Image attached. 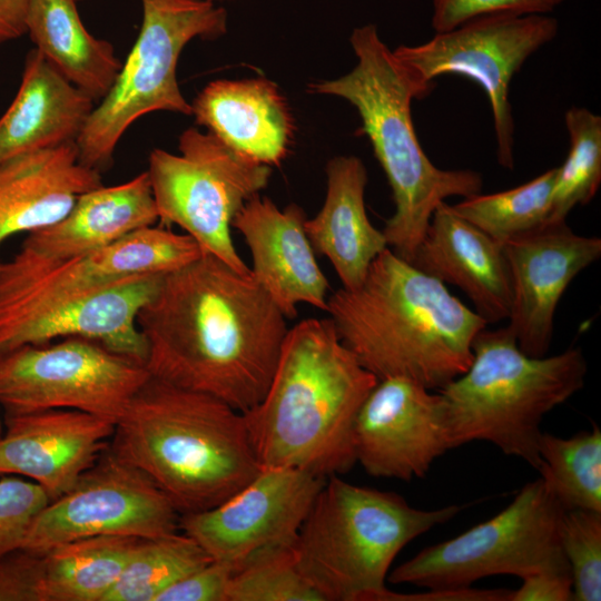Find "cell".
Segmentation results:
<instances>
[{"mask_svg": "<svg viewBox=\"0 0 601 601\" xmlns=\"http://www.w3.org/2000/svg\"><path fill=\"white\" fill-rule=\"evenodd\" d=\"M286 319L252 274L203 254L162 276L137 325L150 376L244 413L270 384Z\"/></svg>", "mask_w": 601, "mask_h": 601, "instance_id": "obj_1", "label": "cell"}, {"mask_svg": "<svg viewBox=\"0 0 601 601\" xmlns=\"http://www.w3.org/2000/svg\"><path fill=\"white\" fill-rule=\"evenodd\" d=\"M326 312L342 343L378 380L404 376L432 391L467 370L473 341L487 325L391 248L358 286L333 292Z\"/></svg>", "mask_w": 601, "mask_h": 601, "instance_id": "obj_2", "label": "cell"}, {"mask_svg": "<svg viewBox=\"0 0 601 601\" xmlns=\"http://www.w3.org/2000/svg\"><path fill=\"white\" fill-rule=\"evenodd\" d=\"M377 382L329 317L298 322L287 332L264 397L243 413L260 467L325 479L351 471L355 418Z\"/></svg>", "mask_w": 601, "mask_h": 601, "instance_id": "obj_3", "label": "cell"}, {"mask_svg": "<svg viewBox=\"0 0 601 601\" xmlns=\"http://www.w3.org/2000/svg\"><path fill=\"white\" fill-rule=\"evenodd\" d=\"M109 449L148 475L180 515L218 505L262 469L243 413L152 376L116 421Z\"/></svg>", "mask_w": 601, "mask_h": 601, "instance_id": "obj_4", "label": "cell"}, {"mask_svg": "<svg viewBox=\"0 0 601 601\" xmlns=\"http://www.w3.org/2000/svg\"><path fill=\"white\" fill-rule=\"evenodd\" d=\"M357 58L346 75L311 85L314 93L347 100L392 190L394 214L382 229L388 248L410 262L433 213L450 197L481 193L482 175L471 169H442L424 152L412 119V101L434 87L421 83L381 40L373 23L353 30L349 38Z\"/></svg>", "mask_w": 601, "mask_h": 601, "instance_id": "obj_5", "label": "cell"}, {"mask_svg": "<svg viewBox=\"0 0 601 601\" xmlns=\"http://www.w3.org/2000/svg\"><path fill=\"white\" fill-rule=\"evenodd\" d=\"M472 352L467 370L437 390L451 449L489 442L538 471L543 417L584 385L588 363L582 349L531 356L505 326L481 329Z\"/></svg>", "mask_w": 601, "mask_h": 601, "instance_id": "obj_6", "label": "cell"}, {"mask_svg": "<svg viewBox=\"0 0 601 601\" xmlns=\"http://www.w3.org/2000/svg\"><path fill=\"white\" fill-rule=\"evenodd\" d=\"M462 508L417 509L395 492L329 476L293 544L297 564L325 601H385L398 553Z\"/></svg>", "mask_w": 601, "mask_h": 601, "instance_id": "obj_7", "label": "cell"}, {"mask_svg": "<svg viewBox=\"0 0 601 601\" xmlns=\"http://www.w3.org/2000/svg\"><path fill=\"white\" fill-rule=\"evenodd\" d=\"M142 21L109 92L96 104L76 145L81 164L98 170L112 165L127 129L155 111L191 115L177 81V63L195 38L227 31V12L209 0H140Z\"/></svg>", "mask_w": 601, "mask_h": 601, "instance_id": "obj_8", "label": "cell"}, {"mask_svg": "<svg viewBox=\"0 0 601 601\" xmlns=\"http://www.w3.org/2000/svg\"><path fill=\"white\" fill-rule=\"evenodd\" d=\"M563 512L539 477L496 515L423 549L390 571L387 580L427 590H459L497 574L523 579L540 571H570L560 540Z\"/></svg>", "mask_w": 601, "mask_h": 601, "instance_id": "obj_9", "label": "cell"}, {"mask_svg": "<svg viewBox=\"0 0 601 601\" xmlns=\"http://www.w3.org/2000/svg\"><path fill=\"white\" fill-rule=\"evenodd\" d=\"M178 149L175 155L155 148L148 159L160 225L180 227L204 254L250 274L235 248L231 223L245 203L267 186L272 168L195 128L180 135Z\"/></svg>", "mask_w": 601, "mask_h": 601, "instance_id": "obj_10", "label": "cell"}, {"mask_svg": "<svg viewBox=\"0 0 601 601\" xmlns=\"http://www.w3.org/2000/svg\"><path fill=\"white\" fill-rule=\"evenodd\" d=\"M558 20L548 14H491L472 19L417 46H400L393 53L421 83L456 75L479 85L492 111L496 159L514 167V121L510 85L528 58L554 39Z\"/></svg>", "mask_w": 601, "mask_h": 601, "instance_id": "obj_11", "label": "cell"}, {"mask_svg": "<svg viewBox=\"0 0 601 601\" xmlns=\"http://www.w3.org/2000/svg\"><path fill=\"white\" fill-rule=\"evenodd\" d=\"M149 376L142 362L82 337L23 345L0 354V406L79 410L116 423Z\"/></svg>", "mask_w": 601, "mask_h": 601, "instance_id": "obj_12", "label": "cell"}, {"mask_svg": "<svg viewBox=\"0 0 601 601\" xmlns=\"http://www.w3.org/2000/svg\"><path fill=\"white\" fill-rule=\"evenodd\" d=\"M179 519L166 493L108 446L68 492L40 511L21 549L43 555L95 535L157 538L179 531Z\"/></svg>", "mask_w": 601, "mask_h": 601, "instance_id": "obj_13", "label": "cell"}, {"mask_svg": "<svg viewBox=\"0 0 601 601\" xmlns=\"http://www.w3.org/2000/svg\"><path fill=\"white\" fill-rule=\"evenodd\" d=\"M203 254L190 236L164 226L141 228L101 249L60 262L36 260L17 252L0 263V317L131 276L166 274Z\"/></svg>", "mask_w": 601, "mask_h": 601, "instance_id": "obj_14", "label": "cell"}, {"mask_svg": "<svg viewBox=\"0 0 601 601\" xmlns=\"http://www.w3.org/2000/svg\"><path fill=\"white\" fill-rule=\"evenodd\" d=\"M326 479L292 467H262L218 505L181 514L179 530L234 570L252 553L295 542Z\"/></svg>", "mask_w": 601, "mask_h": 601, "instance_id": "obj_15", "label": "cell"}, {"mask_svg": "<svg viewBox=\"0 0 601 601\" xmlns=\"http://www.w3.org/2000/svg\"><path fill=\"white\" fill-rule=\"evenodd\" d=\"M355 461L375 477H424L451 449L440 393L404 376L378 380L354 423Z\"/></svg>", "mask_w": 601, "mask_h": 601, "instance_id": "obj_16", "label": "cell"}, {"mask_svg": "<svg viewBox=\"0 0 601 601\" xmlns=\"http://www.w3.org/2000/svg\"><path fill=\"white\" fill-rule=\"evenodd\" d=\"M511 283L508 327L522 352L548 354L559 302L572 280L601 256V239L546 223L502 244Z\"/></svg>", "mask_w": 601, "mask_h": 601, "instance_id": "obj_17", "label": "cell"}, {"mask_svg": "<svg viewBox=\"0 0 601 601\" xmlns=\"http://www.w3.org/2000/svg\"><path fill=\"white\" fill-rule=\"evenodd\" d=\"M164 275L131 276L91 293L1 316L0 354L23 345L82 337L145 364L147 346L137 316Z\"/></svg>", "mask_w": 601, "mask_h": 601, "instance_id": "obj_18", "label": "cell"}, {"mask_svg": "<svg viewBox=\"0 0 601 601\" xmlns=\"http://www.w3.org/2000/svg\"><path fill=\"white\" fill-rule=\"evenodd\" d=\"M0 474L39 484L50 501L68 492L108 449L115 422L70 408L4 416Z\"/></svg>", "mask_w": 601, "mask_h": 601, "instance_id": "obj_19", "label": "cell"}, {"mask_svg": "<svg viewBox=\"0 0 601 601\" xmlns=\"http://www.w3.org/2000/svg\"><path fill=\"white\" fill-rule=\"evenodd\" d=\"M306 215L296 204L279 209L258 194L233 219L252 255L250 274L287 319L297 305L327 308L328 280L306 235Z\"/></svg>", "mask_w": 601, "mask_h": 601, "instance_id": "obj_20", "label": "cell"}, {"mask_svg": "<svg viewBox=\"0 0 601 601\" xmlns=\"http://www.w3.org/2000/svg\"><path fill=\"white\" fill-rule=\"evenodd\" d=\"M411 264L459 287L486 324L508 319L512 295L503 246L452 205L437 206Z\"/></svg>", "mask_w": 601, "mask_h": 601, "instance_id": "obj_21", "label": "cell"}, {"mask_svg": "<svg viewBox=\"0 0 601 601\" xmlns=\"http://www.w3.org/2000/svg\"><path fill=\"white\" fill-rule=\"evenodd\" d=\"M102 185L101 173L79 160L75 141L0 164V245L62 219L79 196Z\"/></svg>", "mask_w": 601, "mask_h": 601, "instance_id": "obj_22", "label": "cell"}, {"mask_svg": "<svg viewBox=\"0 0 601 601\" xmlns=\"http://www.w3.org/2000/svg\"><path fill=\"white\" fill-rule=\"evenodd\" d=\"M191 115L225 146L257 162L278 166L289 150L290 110L265 78L211 81L195 98Z\"/></svg>", "mask_w": 601, "mask_h": 601, "instance_id": "obj_23", "label": "cell"}, {"mask_svg": "<svg viewBox=\"0 0 601 601\" xmlns=\"http://www.w3.org/2000/svg\"><path fill=\"white\" fill-rule=\"evenodd\" d=\"M158 220L147 171L115 186H99L77 199L56 224L29 233L19 254L41 262L86 255Z\"/></svg>", "mask_w": 601, "mask_h": 601, "instance_id": "obj_24", "label": "cell"}, {"mask_svg": "<svg viewBox=\"0 0 601 601\" xmlns=\"http://www.w3.org/2000/svg\"><path fill=\"white\" fill-rule=\"evenodd\" d=\"M96 104L37 49L29 51L17 95L0 117V164L76 142Z\"/></svg>", "mask_w": 601, "mask_h": 601, "instance_id": "obj_25", "label": "cell"}, {"mask_svg": "<svg viewBox=\"0 0 601 601\" xmlns=\"http://www.w3.org/2000/svg\"><path fill=\"white\" fill-rule=\"evenodd\" d=\"M327 188L319 211L304 228L315 253L326 257L342 287L355 288L373 260L386 248V238L365 208L367 171L356 156H337L326 165Z\"/></svg>", "mask_w": 601, "mask_h": 601, "instance_id": "obj_26", "label": "cell"}, {"mask_svg": "<svg viewBox=\"0 0 601 601\" xmlns=\"http://www.w3.org/2000/svg\"><path fill=\"white\" fill-rule=\"evenodd\" d=\"M77 0H31L26 30L36 49L96 102L114 86L122 61L114 46L86 29Z\"/></svg>", "mask_w": 601, "mask_h": 601, "instance_id": "obj_27", "label": "cell"}, {"mask_svg": "<svg viewBox=\"0 0 601 601\" xmlns=\"http://www.w3.org/2000/svg\"><path fill=\"white\" fill-rule=\"evenodd\" d=\"M139 540L95 535L51 549L42 555L41 601H105Z\"/></svg>", "mask_w": 601, "mask_h": 601, "instance_id": "obj_28", "label": "cell"}, {"mask_svg": "<svg viewBox=\"0 0 601 601\" xmlns=\"http://www.w3.org/2000/svg\"><path fill=\"white\" fill-rule=\"evenodd\" d=\"M540 477L564 511L601 512V430L561 437L542 432Z\"/></svg>", "mask_w": 601, "mask_h": 601, "instance_id": "obj_29", "label": "cell"}, {"mask_svg": "<svg viewBox=\"0 0 601 601\" xmlns=\"http://www.w3.org/2000/svg\"><path fill=\"white\" fill-rule=\"evenodd\" d=\"M211 560L184 532L140 539L105 601H156L169 585Z\"/></svg>", "mask_w": 601, "mask_h": 601, "instance_id": "obj_30", "label": "cell"}, {"mask_svg": "<svg viewBox=\"0 0 601 601\" xmlns=\"http://www.w3.org/2000/svg\"><path fill=\"white\" fill-rule=\"evenodd\" d=\"M556 167L518 187L481 193L452 205L453 210L496 242H504L546 224Z\"/></svg>", "mask_w": 601, "mask_h": 601, "instance_id": "obj_31", "label": "cell"}, {"mask_svg": "<svg viewBox=\"0 0 601 601\" xmlns=\"http://www.w3.org/2000/svg\"><path fill=\"white\" fill-rule=\"evenodd\" d=\"M569 151L556 167L546 223L565 221L578 205L589 204L601 184V117L587 108L572 107L564 116Z\"/></svg>", "mask_w": 601, "mask_h": 601, "instance_id": "obj_32", "label": "cell"}, {"mask_svg": "<svg viewBox=\"0 0 601 601\" xmlns=\"http://www.w3.org/2000/svg\"><path fill=\"white\" fill-rule=\"evenodd\" d=\"M293 544L248 555L230 577L228 601H325L299 570Z\"/></svg>", "mask_w": 601, "mask_h": 601, "instance_id": "obj_33", "label": "cell"}, {"mask_svg": "<svg viewBox=\"0 0 601 601\" xmlns=\"http://www.w3.org/2000/svg\"><path fill=\"white\" fill-rule=\"evenodd\" d=\"M574 601L601 600V512L564 511L560 524Z\"/></svg>", "mask_w": 601, "mask_h": 601, "instance_id": "obj_34", "label": "cell"}, {"mask_svg": "<svg viewBox=\"0 0 601 601\" xmlns=\"http://www.w3.org/2000/svg\"><path fill=\"white\" fill-rule=\"evenodd\" d=\"M50 502L37 483L0 479V555L19 550L36 516Z\"/></svg>", "mask_w": 601, "mask_h": 601, "instance_id": "obj_35", "label": "cell"}, {"mask_svg": "<svg viewBox=\"0 0 601 601\" xmlns=\"http://www.w3.org/2000/svg\"><path fill=\"white\" fill-rule=\"evenodd\" d=\"M565 0H432L435 32L452 30L472 19L491 14H548Z\"/></svg>", "mask_w": 601, "mask_h": 601, "instance_id": "obj_36", "label": "cell"}, {"mask_svg": "<svg viewBox=\"0 0 601 601\" xmlns=\"http://www.w3.org/2000/svg\"><path fill=\"white\" fill-rule=\"evenodd\" d=\"M43 556L22 549L0 555V601H41Z\"/></svg>", "mask_w": 601, "mask_h": 601, "instance_id": "obj_37", "label": "cell"}, {"mask_svg": "<svg viewBox=\"0 0 601 601\" xmlns=\"http://www.w3.org/2000/svg\"><path fill=\"white\" fill-rule=\"evenodd\" d=\"M233 572L230 564L211 560L169 585L156 601H228Z\"/></svg>", "mask_w": 601, "mask_h": 601, "instance_id": "obj_38", "label": "cell"}, {"mask_svg": "<svg viewBox=\"0 0 601 601\" xmlns=\"http://www.w3.org/2000/svg\"><path fill=\"white\" fill-rule=\"evenodd\" d=\"M519 589L512 590L509 601H570L573 600L569 570H546L528 575Z\"/></svg>", "mask_w": 601, "mask_h": 601, "instance_id": "obj_39", "label": "cell"}, {"mask_svg": "<svg viewBox=\"0 0 601 601\" xmlns=\"http://www.w3.org/2000/svg\"><path fill=\"white\" fill-rule=\"evenodd\" d=\"M31 0H0V46L27 33L26 20Z\"/></svg>", "mask_w": 601, "mask_h": 601, "instance_id": "obj_40", "label": "cell"}, {"mask_svg": "<svg viewBox=\"0 0 601 601\" xmlns=\"http://www.w3.org/2000/svg\"><path fill=\"white\" fill-rule=\"evenodd\" d=\"M3 434V431H2V422H1V417H0V437L2 436Z\"/></svg>", "mask_w": 601, "mask_h": 601, "instance_id": "obj_41", "label": "cell"}, {"mask_svg": "<svg viewBox=\"0 0 601 601\" xmlns=\"http://www.w3.org/2000/svg\"><path fill=\"white\" fill-rule=\"evenodd\" d=\"M209 1H213V2H215V1H220V0H209Z\"/></svg>", "mask_w": 601, "mask_h": 601, "instance_id": "obj_42", "label": "cell"}, {"mask_svg": "<svg viewBox=\"0 0 601 601\" xmlns=\"http://www.w3.org/2000/svg\"><path fill=\"white\" fill-rule=\"evenodd\" d=\"M77 1L79 2V1H82V0H77Z\"/></svg>", "mask_w": 601, "mask_h": 601, "instance_id": "obj_43", "label": "cell"}]
</instances>
